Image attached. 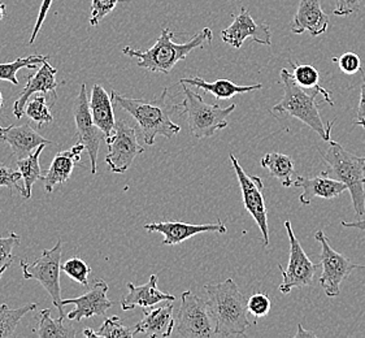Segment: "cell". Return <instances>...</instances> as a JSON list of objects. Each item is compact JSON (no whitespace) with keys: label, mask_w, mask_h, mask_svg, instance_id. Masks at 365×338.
I'll list each match as a JSON object with an SVG mask.
<instances>
[{"label":"cell","mask_w":365,"mask_h":338,"mask_svg":"<svg viewBox=\"0 0 365 338\" xmlns=\"http://www.w3.org/2000/svg\"><path fill=\"white\" fill-rule=\"evenodd\" d=\"M285 229L290 242V257L286 270H284L282 265H278V268L282 273L279 292L282 295H290L292 289L309 287L314 282L317 265H314L308 257L306 251L303 250L299 240L294 235L290 221H285Z\"/></svg>","instance_id":"cell-11"},{"label":"cell","mask_w":365,"mask_h":338,"mask_svg":"<svg viewBox=\"0 0 365 338\" xmlns=\"http://www.w3.org/2000/svg\"><path fill=\"white\" fill-rule=\"evenodd\" d=\"M333 61L338 63L339 69L347 76L356 74L361 71V60L360 56L354 52H346L341 55L338 59H333Z\"/></svg>","instance_id":"cell-39"},{"label":"cell","mask_w":365,"mask_h":338,"mask_svg":"<svg viewBox=\"0 0 365 338\" xmlns=\"http://www.w3.org/2000/svg\"><path fill=\"white\" fill-rule=\"evenodd\" d=\"M221 38L225 43L240 50L246 39H252L256 43L270 46L272 33L267 24H256L246 8H242L240 15L234 17L232 25L221 31Z\"/></svg>","instance_id":"cell-15"},{"label":"cell","mask_w":365,"mask_h":338,"mask_svg":"<svg viewBox=\"0 0 365 338\" xmlns=\"http://www.w3.org/2000/svg\"><path fill=\"white\" fill-rule=\"evenodd\" d=\"M0 140L7 143L16 159H24L33 154L41 145H50L51 140L38 134L29 123L22 126H0Z\"/></svg>","instance_id":"cell-18"},{"label":"cell","mask_w":365,"mask_h":338,"mask_svg":"<svg viewBox=\"0 0 365 338\" xmlns=\"http://www.w3.org/2000/svg\"><path fill=\"white\" fill-rule=\"evenodd\" d=\"M294 72H292V77L294 80L298 82L303 88H312L319 91V94H322L324 101L329 104V106H334V101L331 99L330 93L327 88H322L320 85V73L319 71L314 68V66H308V64H292L290 61Z\"/></svg>","instance_id":"cell-29"},{"label":"cell","mask_w":365,"mask_h":338,"mask_svg":"<svg viewBox=\"0 0 365 338\" xmlns=\"http://www.w3.org/2000/svg\"><path fill=\"white\" fill-rule=\"evenodd\" d=\"M83 336L85 337H91V338H96V332L93 331L91 328H86L85 331H83Z\"/></svg>","instance_id":"cell-45"},{"label":"cell","mask_w":365,"mask_h":338,"mask_svg":"<svg viewBox=\"0 0 365 338\" xmlns=\"http://www.w3.org/2000/svg\"><path fill=\"white\" fill-rule=\"evenodd\" d=\"M88 101L93 121L104 133L106 140H110L116 124L112 96H108V93L101 85H94L91 90V98Z\"/></svg>","instance_id":"cell-24"},{"label":"cell","mask_w":365,"mask_h":338,"mask_svg":"<svg viewBox=\"0 0 365 338\" xmlns=\"http://www.w3.org/2000/svg\"><path fill=\"white\" fill-rule=\"evenodd\" d=\"M73 118L77 128V137L81 143L85 145L86 153L90 158L91 173L96 175L98 154L103 140H106L104 133L96 126L90 112V101L88 98L86 85L82 83L80 93L73 103Z\"/></svg>","instance_id":"cell-13"},{"label":"cell","mask_w":365,"mask_h":338,"mask_svg":"<svg viewBox=\"0 0 365 338\" xmlns=\"http://www.w3.org/2000/svg\"><path fill=\"white\" fill-rule=\"evenodd\" d=\"M354 126H361L365 129V80L360 88V99H359L358 113L354 121Z\"/></svg>","instance_id":"cell-42"},{"label":"cell","mask_w":365,"mask_h":338,"mask_svg":"<svg viewBox=\"0 0 365 338\" xmlns=\"http://www.w3.org/2000/svg\"><path fill=\"white\" fill-rule=\"evenodd\" d=\"M50 106H52V104L47 103L46 96L38 94L31 102H28V104H26L25 115L31 121H36L39 128H42L44 124H51L53 121V116L50 112Z\"/></svg>","instance_id":"cell-32"},{"label":"cell","mask_w":365,"mask_h":338,"mask_svg":"<svg viewBox=\"0 0 365 338\" xmlns=\"http://www.w3.org/2000/svg\"><path fill=\"white\" fill-rule=\"evenodd\" d=\"M61 271L66 273L69 279L74 280L77 282H80L81 285L88 287V275L91 273V268L88 267V263L85 260H82L81 257H72L68 259L66 263L61 265Z\"/></svg>","instance_id":"cell-34"},{"label":"cell","mask_w":365,"mask_h":338,"mask_svg":"<svg viewBox=\"0 0 365 338\" xmlns=\"http://www.w3.org/2000/svg\"><path fill=\"white\" fill-rule=\"evenodd\" d=\"M158 281H159L158 275H153L148 280V282L139 287H135L132 282H128L129 293L121 298L120 301L121 309L124 311H130L135 307L148 309V307L156 306L160 302H175V295L161 292L158 287Z\"/></svg>","instance_id":"cell-22"},{"label":"cell","mask_w":365,"mask_h":338,"mask_svg":"<svg viewBox=\"0 0 365 338\" xmlns=\"http://www.w3.org/2000/svg\"><path fill=\"white\" fill-rule=\"evenodd\" d=\"M272 309V301L267 293H255L247 299L249 314L257 317H265Z\"/></svg>","instance_id":"cell-37"},{"label":"cell","mask_w":365,"mask_h":338,"mask_svg":"<svg viewBox=\"0 0 365 338\" xmlns=\"http://www.w3.org/2000/svg\"><path fill=\"white\" fill-rule=\"evenodd\" d=\"M4 17H6V4L1 3V0H0V21H1Z\"/></svg>","instance_id":"cell-46"},{"label":"cell","mask_w":365,"mask_h":338,"mask_svg":"<svg viewBox=\"0 0 365 338\" xmlns=\"http://www.w3.org/2000/svg\"><path fill=\"white\" fill-rule=\"evenodd\" d=\"M1 106H3V96H1V93H0V108H1Z\"/></svg>","instance_id":"cell-47"},{"label":"cell","mask_w":365,"mask_h":338,"mask_svg":"<svg viewBox=\"0 0 365 338\" xmlns=\"http://www.w3.org/2000/svg\"><path fill=\"white\" fill-rule=\"evenodd\" d=\"M47 145H41L39 148L33 153V154L24 158V159H19L17 160V168L21 172L22 175V184H24V194L22 197L25 199H29L31 197V191H33V186L37 183L38 180H42V170H41V165H39V156L42 154L44 148Z\"/></svg>","instance_id":"cell-27"},{"label":"cell","mask_w":365,"mask_h":338,"mask_svg":"<svg viewBox=\"0 0 365 338\" xmlns=\"http://www.w3.org/2000/svg\"><path fill=\"white\" fill-rule=\"evenodd\" d=\"M22 180V175L20 170H14L7 167L6 164L0 163V188H8V189H16L20 194H24V185H20Z\"/></svg>","instance_id":"cell-38"},{"label":"cell","mask_w":365,"mask_h":338,"mask_svg":"<svg viewBox=\"0 0 365 338\" xmlns=\"http://www.w3.org/2000/svg\"><path fill=\"white\" fill-rule=\"evenodd\" d=\"M207 304L211 312L216 337L246 336L251 327L247 301L233 280L205 287Z\"/></svg>","instance_id":"cell-1"},{"label":"cell","mask_w":365,"mask_h":338,"mask_svg":"<svg viewBox=\"0 0 365 338\" xmlns=\"http://www.w3.org/2000/svg\"><path fill=\"white\" fill-rule=\"evenodd\" d=\"M172 301L165 302L161 307L143 309V319L133 327L134 336L145 334L147 337L167 338L175 331Z\"/></svg>","instance_id":"cell-19"},{"label":"cell","mask_w":365,"mask_h":338,"mask_svg":"<svg viewBox=\"0 0 365 338\" xmlns=\"http://www.w3.org/2000/svg\"><path fill=\"white\" fill-rule=\"evenodd\" d=\"M133 336H134L133 327H125L118 317L106 319L99 331L96 332V337L130 338Z\"/></svg>","instance_id":"cell-35"},{"label":"cell","mask_w":365,"mask_h":338,"mask_svg":"<svg viewBox=\"0 0 365 338\" xmlns=\"http://www.w3.org/2000/svg\"><path fill=\"white\" fill-rule=\"evenodd\" d=\"M342 225L346 228H355L359 230H365V217L364 219H360L358 221H342Z\"/></svg>","instance_id":"cell-43"},{"label":"cell","mask_w":365,"mask_h":338,"mask_svg":"<svg viewBox=\"0 0 365 338\" xmlns=\"http://www.w3.org/2000/svg\"><path fill=\"white\" fill-rule=\"evenodd\" d=\"M361 4V0H336V7L333 9V14L339 17L351 16L358 12Z\"/></svg>","instance_id":"cell-40"},{"label":"cell","mask_w":365,"mask_h":338,"mask_svg":"<svg viewBox=\"0 0 365 338\" xmlns=\"http://www.w3.org/2000/svg\"><path fill=\"white\" fill-rule=\"evenodd\" d=\"M21 242V237L11 232L7 237H0V279L11 265H14V249Z\"/></svg>","instance_id":"cell-33"},{"label":"cell","mask_w":365,"mask_h":338,"mask_svg":"<svg viewBox=\"0 0 365 338\" xmlns=\"http://www.w3.org/2000/svg\"><path fill=\"white\" fill-rule=\"evenodd\" d=\"M106 142L110 151L106 156V162L115 173H125L130 168L134 159L145 151L139 145L135 129L124 120H117L112 137Z\"/></svg>","instance_id":"cell-12"},{"label":"cell","mask_w":365,"mask_h":338,"mask_svg":"<svg viewBox=\"0 0 365 338\" xmlns=\"http://www.w3.org/2000/svg\"><path fill=\"white\" fill-rule=\"evenodd\" d=\"M52 1L53 0H43L42 1V6L39 8V12H38L37 22H36V26L34 30L31 33V37H30L29 44H33L36 42V39L38 37V33L39 30L42 29V25H43L44 20H46V16L50 11V7L52 6Z\"/></svg>","instance_id":"cell-41"},{"label":"cell","mask_w":365,"mask_h":338,"mask_svg":"<svg viewBox=\"0 0 365 338\" xmlns=\"http://www.w3.org/2000/svg\"><path fill=\"white\" fill-rule=\"evenodd\" d=\"M173 31L168 28L161 29L160 37L158 38L156 43L150 47L146 51L134 50L132 47L123 48V53L129 58L138 59L139 68H143L154 73L168 74L175 64L181 60L187 58V55L195 48H203L205 43H211L213 33L210 28H205L197 33L186 43H175L173 42Z\"/></svg>","instance_id":"cell-3"},{"label":"cell","mask_w":365,"mask_h":338,"mask_svg":"<svg viewBox=\"0 0 365 338\" xmlns=\"http://www.w3.org/2000/svg\"><path fill=\"white\" fill-rule=\"evenodd\" d=\"M82 151H86V148L80 142L71 150L61 151L55 155L51 167L48 170H46V175L42 177V183L47 193H52L56 185L64 184L69 180L76 163L81 162Z\"/></svg>","instance_id":"cell-23"},{"label":"cell","mask_w":365,"mask_h":338,"mask_svg":"<svg viewBox=\"0 0 365 338\" xmlns=\"http://www.w3.org/2000/svg\"><path fill=\"white\" fill-rule=\"evenodd\" d=\"M37 303L25 304L19 309H9L6 303L0 306V338L14 337L19 324L30 311L37 309Z\"/></svg>","instance_id":"cell-30"},{"label":"cell","mask_w":365,"mask_h":338,"mask_svg":"<svg viewBox=\"0 0 365 338\" xmlns=\"http://www.w3.org/2000/svg\"><path fill=\"white\" fill-rule=\"evenodd\" d=\"M175 320V334L178 337H216L215 323L207 301L190 290L181 295V304Z\"/></svg>","instance_id":"cell-8"},{"label":"cell","mask_w":365,"mask_h":338,"mask_svg":"<svg viewBox=\"0 0 365 338\" xmlns=\"http://www.w3.org/2000/svg\"><path fill=\"white\" fill-rule=\"evenodd\" d=\"M38 327L36 329L38 337L41 338H74L76 331L64 325V319L58 317L53 320L51 309H42L38 314Z\"/></svg>","instance_id":"cell-28"},{"label":"cell","mask_w":365,"mask_h":338,"mask_svg":"<svg viewBox=\"0 0 365 338\" xmlns=\"http://www.w3.org/2000/svg\"><path fill=\"white\" fill-rule=\"evenodd\" d=\"M56 68H53L48 63V59H46L41 66H38L34 73L28 76L26 85L22 88L21 94L14 104V115L16 118L21 120L22 116L25 115L26 104L33 94H52L58 99L56 88L58 83L56 81Z\"/></svg>","instance_id":"cell-17"},{"label":"cell","mask_w":365,"mask_h":338,"mask_svg":"<svg viewBox=\"0 0 365 338\" xmlns=\"http://www.w3.org/2000/svg\"><path fill=\"white\" fill-rule=\"evenodd\" d=\"M108 289V284L104 280L99 279L96 280L94 285L85 295L72 299H63V306H76L66 317L69 320L81 322L93 317H104L106 312L113 307V302L110 301L107 297Z\"/></svg>","instance_id":"cell-14"},{"label":"cell","mask_w":365,"mask_h":338,"mask_svg":"<svg viewBox=\"0 0 365 338\" xmlns=\"http://www.w3.org/2000/svg\"><path fill=\"white\" fill-rule=\"evenodd\" d=\"M125 0H93L91 1V12H90V25L98 26L106 16L116 8L118 3Z\"/></svg>","instance_id":"cell-36"},{"label":"cell","mask_w":365,"mask_h":338,"mask_svg":"<svg viewBox=\"0 0 365 338\" xmlns=\"http://www.w3.org/2000/svg\"><path fill=\"white\" fill-rule=\"evenodd\" d=\"M327 153L322 154L328 165L325 173L344 183L350 191L354 210L359 216L365 215V158L344 150L338 142L330 140Z\"/></svg>","instance_id":"cell-5"},{"label":"cell","mask_w":365,"mask_h":338,"mask_svg":"<svg viewBox=\"0 0 365 338\" xmlns=\"http://www.w3.org/2000/svg\"><path fill=\"white\" fill-rule=\"evenodd\" d=\"M281 82L284 85V98L279 103L272 107L273 113H282L292 118H297L303 124L317 133L322 140H330V133L333 129V123L330 121L327 126L324 124L320 112L316 103V96L319 91L314 90L312 94H307L304 88L298 85L294 80L292 74L284 68L281 71Z\"/></svg>","instance_id":"cell-4"},{"label":"cell","mask_w":365,"mask_h":338,"mask_svg":"<svg viewBox=\"0 0 365 338\" xmlns=\"http://www.w3.org/2000/svg\"><path fill=\"white\" fill-rule=\"evenodd\" d=\"M294 185L303 190L299 200L304 206H309L314 198H336L342 195L344 191L349 190L344 183L329 177L325 172H322L319 176L298 177L294 181Z\"/></svg>","instance_id":"cell-21"},{"label":"cell","mask_w":365,"mask_h":338,"mask_svg":"<svg viewBox=\"0 0 365 338\" xmlns=\"http://www.w3.org/2000/svg\"><path fill=\"white\" fill-rule=\"evenodd\" d=\"M110 96L115 106L126 111L137 121L143 140L148 146L154 145L158 135L172 140L181 132V126L172 120V112L177 108L170 103L167 88H164L161 96L154 102L125 98L115 90H112Z\"/></svg>","instance_id":"cell-2"},{"label":"cell","mask_w":365,"mask_h":338,"mask_svg":"<svg viewBox=\"0 0 365 338\" xmlns=\"http://www.w3.org/2000/svg\"><path fill=\"white\" fill-rule=\"evenodd\" d=\"M181 85L185 98L181 103L175 104V108H180L181 113L185 115L189 130L194 138H211L215 133L227 128V116L237 108L235 104L220 107L217 104L205 103V99L187 85Z\"/></svg>","instance_id":"cell-6"},{"label":"cell","mask_w":365,"mask_h":338,"mask_svg":"<svg viewBox=\"0 0 365 338\" xmlns=\"http://www.w3.org/2000/svg\"><path fill=\"white\" fill-rule=\"evenodd\" d=\"M180 83H185L187 86L202 88L203 91L210 93L216 99H222V101L230 99V98H233L237 94H245V93L255 91V90H260V88H264L263 83H256V85H250V86H241V85H237V83H234L233 81L227 80V78H219L216 81L208 82L203 80V78H200V77L182 78Z\"/></svg>","instance_id":"cell-25"},{"label":"cell","mask_w":365,"mask_h":338,"mask_svg":"<svg viewBox=\"0 0 365 338\" xmlns=\"http://www.w3.org/2000/svg\"><path fill=\"white\" fill-rule=\"evenodd\" d=\"M46 59H48V58L42 56V55H30L28 58H17L12 63H3V64H0V80L11 82L17 86L19 80H17L16 74L21 68L37 69L38 66H41Z\"/></svg>","instance_id":"cell-31"},{"label":"cell","mask_w":365,"mask_h":338,"mask_svg":"<svg viewBox=\"0 0 365 338\" xmlns=\"http://www.w3.org/2000/svg\"><path fill=\"white\" fill-rule=\"evenodd\" d=\"M61 254L63 243L58 240L56 245L50 250H43L42 255L34 263L21 259L22 276L25 280H37L38 282L46 289V292L52 298L53 306L58 309V315L66 319L61 287H60V272H61Z\"/></svg>","instance_id":"cell-7"},{"label":"cell","mask_w":365,"mask_h":338,"mask_svg":"<svg viewBox=\"0 0 365 338\" xmlns=\"http://www.w3.org/2000/svg\"><path fill=\"white\" fill-rule=\"evenodd\" d=\"M262 167L268 169L270 176L279 180L282 186L290 188L294 185L292 173L295 170V165L289 155L269 153L262 159Z\"/></svg>","instance_id":"cell-26"},{"label":"cell","mask_w":365,"mask_h":338,"mask_svg":"<svg viewBox=\"0 0 365 338\" xmlns=\"http://www.w3.org/2000/svg\"><path fill=\"white\" fill-rule=\"evenodd\" d=\"M294 34L309 33L312 37H319L327 33L329 16L324 12L320 0H299V6L292 21Z\"/></svg>","instance_id":"cell-20"},{"label":"cell","mask_w":365,"mask_h":338,"mask_svg":"<svg viewBox=\"0 0 365 338\" xmlns=\"http://www.w3.org/2000/svg\"><path fill=\"white\" fill-rule=\"evenodd\" d=\"M299 337H316V333L311 331H304L302 324H298V332L295 333V338Z\"/></svg>","instance_id":"cell-44"},{"label":"cell","mask_w":365,"mask_h":338,"mask_svg":"<svg viewBox=\"0 0 365 338\" xmlns=\"http://www.w3.org/2000/svg\"><path fill=\"white\" fill-rule=\"evenodd\" d=\"M316 241L322 245L320 254V265L322 273L320 284L329 298H336L341 295V284L350 276L351 273L359 268H365L364 265H359L351 262L349 257L336 252L329 241L327 235L319 230L314 235Z\"/></svg>","instance_id":"cell-9"},{"label":"cell","mask_w":365,"mask_h":338,"mask_svg":"<svg viewBox=\"0 0 365 338\" xmlns=\"http://www.w3.org/2000/svg\"><path fill=\"white\" fill-rule=\"evenodd\" d=\"M145 229L151 233H160L164 235L163 245L175 246L185 242L191 237L200 235V233H219L225 235L227 228L222 221L217 220L215 224H190L182 221H161V222H151L146 224Z\"/></svg>","instance_id":"cell-16"},{"label":"cell","mask_w":365,"mask_h":338,"mask_svg":"<svg viewBox=\"0 0 365 338\" xmlns=\"http://www.w3.org/2000/svg\"><path fill=\"white\" fill-rule=\"evenodd\" d=\"M230 162L233 165L234 172L238 178V184L241 186L242 198L245 210L251 215L255 220L257 227L263 235L264 247L269 245V228H268V211L264 195L263 180L259 176H249L235 155H229Z\"/></svg>","instance_id":"cell-10"}]
</instances>
